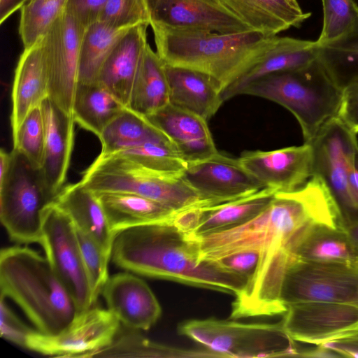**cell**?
<instances>
[{
	"instance_id": "6da1fadb",
	"label": "cell",
	"mask_w": 358,
	"mask_h": 358,
	"mask_svg": "<svg viewBox=\"0 0 358 358\" xmlns=\"http://www.w3.org/2000/svg\"><path fill=\"white\" fill-rule=\"evenodd\" d=\"M339 208L323 182L313 176L289 192H277L269 205L240 225L207 234L186 236L200 262H214L246 250L259 254L257 268L243 289L235 296L230 317L283 315L282 284L292 262L291 249L301 231L317 222L334 227Z\"/></svg>"
},
{
	"instance_id": "7a4b0ae2",
	"label": "cell",
	"mask_w": 358,
	"mask_h": 358,
	"mask_svg": "<svg viewBox=\"0 0 358 358\" xmlns=\"http://www.w3.org/2000/svg\"><path fill=\"white\" fill-rule=\"evenodd\" d=\"M113 263L133 273L236 296L248 278L216 262H200L192 243L173 223L138 226L115 234Z\"/></svg>"
},
{
	"instance_id": "3957f363",
	"label": "cell",
	"mask_w": 358,
	"mask_h": 358,
	"mask_svg": "<svg viewBox=\"0 0 358 358\" xmlns=\"http://www.w3.org/2000/svg\"><path fill=\"white\" fill-rule=\"evenodd\" d=\"M151 27L157 53L165 64L205 73L224 91L264 55L277 37L254 30L220 34Z\"/></svg>"
},
{
	"instance_id": "277c9868",
	"label": "cell",
	"mask_w": 358,
	"mask_h": 358,
	"mask_svg": "<svg viewBox=\"0 0 358 358\" xmlns=\"http://www.w3.org/2000/svg\"><path fill=\"white\" fill-rule=\"evenodd\" d=\"M0 288L1 296L13 300L44 334H58L78 313L47 257L27 246L1 249Z\"/></svg>"
},
{
	"instance_id": "5b68a950",
	"label": "cell",
	"mask_w": 358,
	"mask_h": 358,
	"mask_svg": "<svg viewBox=\"0 0 358 358\" xmlns=\"http://www.w3.org/2000/svg\"><path fill=\"white\" fill-rule=\"evenodd\" d=\"M240 94L263 98L285 108L297 120L305 142L309 143L338 115L343 93L317 59L301 69L262 77Z\"/></svg>"
},
{
	"instance_id": "8992f818",
	"label": "cell",
	"mask_w": 358,
	"mask_h": 358,
	"mask_svg": "<svg viewBox=\"0 0 358 358\" xmlns=\"http://www.w3.org/2000/svg\"><path fill=\"white\" fill-rule=\"evenodd\" d=\"M81 184L94 193L124 192L157 201L176 212L212 206L182 178L146 168L131 159L102 154L82 173Z\"/></svg>"
},
{
	"instance_id": "52a82bcc",
	"label": "cell",
	"mask_w": 358,
	"mask_h": 358,
	"mask_svg": "<svg viewBox=\"0 0 358 358\" xmlns=\"http://www.w3.org/2000/svg\"><path fill=\"white\" fill-rule=\"evenodd\" d=\"M178 332L220 357H297L294 341L278 323H245L235 319L189 320Z\"/></svg>"
},
{
	"instance_id": "ba28073f",
	"label": "cell",
	"mask_w": 358,
	"mask_h": 358,
	"mask_svg": "<svg viewBox=\"0 0 358 358\" xmlns=\"http://www.w3.org/2000/svg\"><path fill=\"white\" fill-rule=\"evenodd\" d=\"M11 168L0 182V219L10 239L20 244L40 243L44 209L55 201L48 194L40 170L13 149Z\"/></svg>"
},
{
	"instance_id": "9c48e42d",
	"label": "cell",
	"mask_w": 358,
	"mask_h": 358,
	"mask_svg": "<svg viewBox=\"0 0 358 358\" xmlns=\"http://www.w3.org/2000/svg\"><path fill=\"white\" fill-rule=\"evenodd\" d=\"M39 243L53 270L73 298L78 313L94 306L75 224L55 201L43 212Z\"/></svg>"
},
{
	"instance_id": "30bf717a",
	"label": "cell",
	"mask_w": 358,
	"mask_h": 358,
	"mask_svg": "<svg viewBox=\"0 0 358 358\" xmlns=\"http://www.w3.org/2000/svg\"><path fill=\"white\" fill-rule=\"evenodd\" d=\"M287 307L301 302H333L358 306V266L350 264L293 261L281 287Z\"/></svg>"
},
{
	"instance_id": "8fae6325",
	"label": "cell",
	"mask_w": 358,
	"mask_h": 358,
	"mask_svg": "<svg viewBox=\"0 0 358 358\" xmlns=\"http://www.w3.org/2000/svg\"><path fill=\"white\" fill-rule=\"evenodd\" d=\"M312 145L313 176L326 185L337 203L345 224L358 217L348 188V171L358 146L357 134L337 115L327 121Z\"/></svg>"
},
{
	"instance_id": "7c38bea8",
	"label": "cell",
	"mask_w": 358,
	"mask_h": 358,
	"mask_svg": "<svg viewBox=\"0 0 358 358\" xmlns=\"http://www.w3.org/2000/svg\"><path fill=\"white\" fill-rule=\"evenodd\" d=\"M120 321L108 309L98 307L78 313L71 322L57 334L32 330L25 348L48 356L95 357L113 342L120 331Z\"/></svg>"
},
{
	"instance_id": "4fadbf2b",
	"label": "cell",
	"mask_w": 358,
	"mask_h": 358,
	"mask_svg": "<svg viewBox=\"0 0 358 358\" xmlns=\"http://www.w3.org/2000/svg\"><path fill=\"white\" fill-rule=\"evenodd\" d=\"M86 29L65 10L42 38L49 99L71 117L78 83L80 46Z\"/></svg>"
},
{
	"instance_id": "5bb4252c",
	"label": "cell",
	"mask_w": 358,
	"mask_h": 358,
	"mask_svg": "<svg viewBox=\"0 0 358 358\" xmlns=\"http://www.w3.org/2000/svg\"><path fill=\"white\" fill-rule=\"evenodd\" d=\"M280 321L295 341L313 345L358 334V306L333 302L289 304Z\"/></svg>"
},
{
	"instance_id": "9a60e30c",
	"label": "cell",
	"mask_w": 358,
	"mask_h": 358,
	"mask_svg": "<svg viewBox=\"0 0 358 358\" xmlns=\"http://www.w3.org/2000/svg\"><path fill=\"white\" fill-rule=\"evenodd\" d=\"M182 176L203 199L213 205L265 188L244 168L238 158L219 152L201 161L187 163Z\"/></svg>"
},
{
	"instance_id": "2e32d148",
	"label": "cell",
	"mask_w": 358,
	"mask_h": 358,
	"mask_svg": "<svg viewBox=\"0 0 358 358\" xmlns=\"http://www.w3.org/2000/svg\"><path fill=\"white\" fill-rule=\"evenodd\" d=\"M150 25L234 34L251 30L218 0H143Z\"/></svg>"
},
{
	"instance_id": "e0dca14e",
	"label": "cell",
	"mask_w": 358,
	"mask_h": 358,
	"mask_svg": "<svg viewBox=\"0 0 358 358\" xmlns=\"http://www.w3.org/2000/svg\"><path fill=\"white\" fill-rule=\"evenodd\" d=\"M238 159L244 168L265 187L277 192L294 191L313 176L310 143L269 151H244Z\"/></svg>"
},
{
	"instance_id": "ac0fdd59",
	"label": "cell",
	"mask_w": 358,
	"mask_h": 358,
	"mask_svg": "<svg viewBox=\"0 0 358 358\" xmlns=\"http://www.w3.org/2000/svg\"><path fill=\"white\" fill-rule=\"evenodd\" d=\"M101 294L107 309L129 329L148 330L161 317V306L150 287L131 272L109 276Z\"/></svg>"
},
{
	"instance_id": "d6986e66",
	"label": "cell",
	"mask_w": 358,
	"mask_h": 358,
	"mask_svg": "<svg viewBox=\"0 0 358 358\" xmlns=\"http://www.w3.org/2000/svg\"><path fill=\"white\" fill-rule=\"evenodd\" d=\"M41 108L45 122V142L40 173L47 192L55 201L66 180L73 148L76 122L49 97L41 103Z\"/></svg>"
},
{
	"instance_id": "ffe728a7",
	"label": "cell",
	"mask_w": 358,
	"mask_h": 358,
	"mask_svg": "<svg viewBox=\"0 0 358 358\" xmlns=\"http://www.w3.org/2000/svg\"><path fill=\"white\" fill-rule=\"evenodd\" d=\"M146 117L168 137L187 164L218 152L207 120L193 113L169 103Z\"/></svg>"
},
{
	"instance_id": "44dd1931",
	"label": "cell",
	"mask_w": 358,
	"mask_h": 358,
	"mask_svg": "<svg viewBox=\"0 0 358 358\" xmlns=\"http://www.w3.org/2000/svg\"><path fill=\"white\" fill-rule=\"evenodd\" d=\"M148 24L131 27L116 43L99 74L97 82L128 107L147 41Z\"/></svg>"
},
{
	"instance_id": "7402d4cb",
	"label": "cell",
	"mask_w": 358,
	"mask_h": 358,
	"mask_svg": "<svg viewBox=\"0 0 358 358\" xmlns=\"http://www.w3.org/2000/svg\"><path fill=\"white\" fill-rule=\"evenodd\" d=\"M49 97L48 77L42 38L24 48L15 71L10 122L14 136L27 115Z\"/></svg>"
},
{
	"instance_id": "603a6c76",
	"label": "cell",
	"mask_w": 358,
	"mask_h": 358,
	"mask_svg": "<svg viewBox=\"0 0 358 358\" xmlns=\"http://www.w3.org/2000/svg\"><path fill=\"white\" fill-rule=\"evenodd\" d=\"M170 103L210 119L224 101V89L212 76L194 69L165 64Z\"/></svg>"
},
{
	"instance_id": "cb8c5ba5",
	"label": "cell",
	"mask_w": 358,
	"mask_h": 358,
	"mask_svg": "<svg viewBox=\"0 0 358 358\" xmlns=\"http://www.w3.org/2000/svg\"><path fill=\"white\" fill-rule=\"evenodd\" d=\"M318 43L291 37H276L264 55L223 92L225 101L250 83L268 75L305 67L317 59Z\"/></svg>"
},
{
	"instance_id": "d4e9b609",
	"label": "cell",
	"mask_w": 358,
	"mask_h": 358,
	"mask_svg": "<svg viewBox=\"0 0 358 358\" xmlns=\"http://www.w3.org/2000/svg\"><path fill=\"white\" fill-rule=\"evenodd\" d=\"M55 202L69 215L75 226L93 239L110 260L115 236L97 195L79 181L64 186Z\"/></svg>"
},
{
	"instance_id": "484cf974",
	"label": "cell",
	"mask_w": 358,
	"mask_h": 358,
	"mask_svg": "<svg viewBox=\"0 0 358 358\" xmlns=\"http://www.w3.org/2000/svg\"><path fill=\"white\" fill-rule=\"evenodd\" d=\"M95 194L114 236L131 227L173 223L178 213L157 201L136 194L124 192Z\"/></svg>"
},
{
	"instance_id": "4316f807",
	"label": "cell",
	"mask_w": 358,
	"mask_h": 358,
	"mask_svg": "<svg viewBox=\"0 0 358 358\" xmlns=\"http://www.w3.org/2000/svg\"><path fill=\"white\" fill-rule=\"evenodd\" d=\"M251 30L268 36L299 27L310 16L296 0H218Z\"/></svg>"
},
{
	"instance_id": "83f0119b",
	"label": "cell",
	"mask_w": 358,
	"mask_h": 358,
	"mask_svg": "<svg viewBox=\"0 0 358 358\" xmlns=\"http://www.w3.org/2000/svg\"><path fill=\"white\" fill-rule=\"evenodd\" d=\"M293 261L333 262L358 266V258L345 229L312 222L306 226L295 241Z\"/></svg>"
},
{
	"instance_id": "f1b7e54d",
	"label": "cell",
	"mask_w": 358,
	"mask_h": 358,
	"mask_svg": "<svg viewBox=\"0 0 358 358\" xmlns=\"http://www.w3.org/2000/svg\"><path fill=\"white\" fill-rule=\"evenodd\" d=\"M276 193L274 189L265 187L232 201L201 207L196 229L191 234L185 236L207 234L245 223L264 210Z\"/></svg>"
},
{
	"instance_id": "f546056e",
	"label": "cell",
	"mask_w": 358,
	"mask_h": 358,
	"mask_svg": "<svg viewBox=\"0 0 358 358\" xmlns=\"http://www.w3.org/2000/svg\"><path fill=\"white\" fill-rule=\"evenodd\" d=\"M169 103V89L164 63L148 43L127 108L146 117Z\"/></svg>"
},
{
	"instance_id": "4dcf8cb0",
	"label": "cell",
	"mask_w": 358,
	"mask_h": 358,
	"mask_svg": "<svg viewBox=\"0 0 358 358\" xmlns=\"http://www.w3.org/2000/svg\"><path fill=\"white\" fill-rule=\"evenodd\" d=\"M317 60L343 93L358 89V6L350 29L340 37L319 45Z\"/></svg>"
},
{
	"instance_id": "1f68e13d",
	"label": "cell",
	"mask_w": 358,
	"mask_h": 358,
	"mask_svg": "<svg viewBox=\"0 0 358 358\" xmlns=\"http://www.w3.org/2000/svg\"><path fill=\"white\" fill-rule=\"evenodd\" d=\"M125 108L98 82L78 83L73 107V120L98 137Z\"/></svg>"
},
{
	"instance_id": "d6a6232c",
	"label": "cell",
	"mask_w": 358,
	"mask_h": 358,
	"mask_svg": "<svg viewBox=\"0 0 358 358\" xmlns=\"http://www.w3.org/2000/svg\"><path fill=\"white\" fill-rule=\"evenodd\" d=\"M103 154H111L140 143L168 138L145 116L125 108L98 137Z\"/></svg>"
},
{
	"instance_id": "836d02e7",
	"label": "cell",
	"mask_w": 358,
	"mask_h": 358,
	"mask_svg": "<svg viewBox=\"0 0 358 358\" xmlns=\"http://www.w3.org/2000/svg\"><path fill=\"white\" fill-rule=\"evenodd\" d=\"M129 29L114 28L100 21L86 29L80 46L78 83L97 82L101 69L110 51Z\"/></svg>"
},
{
	"instance_id": "e575fe53",
	"label": "cell",
	"mask_w": 358,
	"mask_h": 358,
	"mask_svg": "<svg viewBox=\"0 0 358 358\" xmlns=\"http://www.w3.org/2000/svg\"><path fill=\"white\" fill-rule=\"evenodd\" d=\"M111 154L129 158L146 168L164 173L182 175L187 166L168 138L146 141Z\"/></svg>"
},
{
	"instance_id": "d590c367",
	"label": "cell",
	"mask_w": 358,
	"mask_h": 358,
	"mask_svg": "<svg viewBox=\"0 0 358 358\" xmlns=\"http://www.w3.org/2000/svg\"><path fill=\"white\" fill-rule=\"evenodd\" d=\"M136 331L131 329L120 337L117 335L111 345L96 356L113 352L116 354L115 356L120 354V356L141 357H220L207 349L189 350L155 343L136 333Z\"/></svg>"
},
{
	"instance_id": "8d00e7d4",
	"label": "cell",
	"mask_w": 358,
	"mask_h": 358,
	"mask_svg": "<svg viewBox=\"0 0 358 358\" xmlns=\"http://www.w3.org/2000/svg\"><path fill=\"white\" fill-rule=\"evenodd\" d=\"M68 0H29L20 9L19 34L24 48L38 42L66 10Z\"/></svg>"
},
{
	"instance_id": "74e56055",
	"label": "cell",
	"mask_w": 358,
	"mask_h": 358,
	"mask_svg": "<svg viewBox=\"0 0 358 358\" xmlns=\"http://www.w3.org/2000/svg\"><path fill=\"white\" fill-rule=\"evenodd\" d=\"M13 150L21 153L36 169L42 167L45 129L41 106L32 110L13 136Z\"/></svg>"
},
{
	"instance_id": "f35d334b",
	"label": "cell",
	"mask_w": 358,
	"mask_h": 358,
	"mask_svg": "<svg viewBox=\"0 0 358 358\" xmlns=\"http://www.w3.org/2000/svg\"><path fill=\"white\" fill-rule=\"evenodd\" d=\"M323 24L319 45L331 41L347 32L352 27L357 5L353 0H322Z\"/></svg>"
},
{
	"instance_id": "ab89813d",
	"label": "cell",
	"mask_w": 358,
	"mask_h": 358,
	"mask_svg": "<svg viewBox=\"0 0 358 358\" xmlns=\"http://www.w3.org/2000/svg\"><path fill=\"white\" fill-rule=\"evenodd\" d=\"M76 229L95 303L109 277L108 266L110 259L93 239L76 227Z\"/></svg>"
},
{
	"instance_id": "60d3db41",
	"label": "cell",
	"mask_w": 358,
	"mask_h": 358,
	"mask_svg": "<svg viewBox=\"0 0 358 358\" xmlns=\"http://www.w3.org/2000/svg\"><path fill=\"white\" fill-rule=\"evenodd\" d=\"M99 21L117 29L148 24L150 20L143 0H107Z\"/></svg>"
},
{
	"instance_id": "b9f144b4",
	"label": "cell",
	"mask_w": 358,
	"mask_h": 358,
	"mask_svg": "<svg viewBox=\"0 0 358 358\" xmlns=\"http://www.w3.org/2000/svg\"><path fill=\"white\" fill-rule=\"evenodd\" d=\"M6 298L1 296L0 332L4 339L25 348L26 340L33 330L23 323L6 302Z\"/></svg>"
},
{
	"instance_id": "7bdbcfd3",
	"label": "cell",
	"mask_w": 358,
	"mask_h": 358,
	"mask_svg": "<svg viewBox=\"0 0 358 358\" xmlns=\"http://www.w3.org/2000/svg\"><path fill=\"white\" fill-rule=\"evenodd\" d=\"M106 1L107 0H68L66 10L83 27L87 28L99 21Z\"/></svg>"
},
{
	"instance_id": "ee69618b",
	"label": "cell",
	"mask_w": 358,
	"mask_h": 358,
	"mask_svg": "<svg viewBox=\"0 0 358 358\" xmlns=\"http://www.w3.org/2000/svg\"><path fill=\"white\" fill-rule=\"evenodd\" d=\"M259 257L258 252L246 250L232 254L214 262L225 269L243 275L249 280L257 268Z\"/></svg>"
},
{
	"instance_id": "f6af8a7d",
	"label": "cell",
	"mask_w": 358,
	"mask_h": 358,
	"mask_svg": "<svg viewBox=\"0 0 358 358\" xmlns=\"http://www.w3.org/2000/svg\"><path fill=\"white\" fill-rule=\"evenodd\" d=\"M337 116L355 133H358V89L343 92Z\"/></svg>"
},
{
	"instance_id": "bcb514c9",
	"label": "cell",
	"mask_w": 358,
	"mask_h": 358,
	"mask_svg": "<svg viewBox=\"0 0 358 358\" xmlns=\"http://www.w3.org/2000/svg\"><path fill=\"white\" fill-rule=\"evenodd\" d=\"M322 345L338 352L341 357H358V334Z\"/></svg>"
},
{
	"instance_id": "7dc6e473",
	"label": "cell",
	"mask_w": 358,
	"mask_h": 358,
	"mask_svg": "<svg viewBox=\"0 0 358 358\" xmlns=\"http://www.w3.org/2000/svg\"><path fill=\"white\" fill-rule=\"evenodd\" d=\"M347 182L350 197L358 209V169L355 166V159L349 166Z\"/></svg>"
},
{
	"instance_id": "c3c4849f",
	"label": "cell",
	"mask_w": 358,
	"mask_h": 358,
	"mask_svg": "<svg viewBox=\"0 0 358 358\" xmlns=\"http://www.w3.org/2000/svg\"><path fill=\"white\" fill-rule=\"evenodd\" d=\"M29 0H0V23L2 24L11 15L21 8Z\"/></svg>"
},
{
	"instance_id": "681fc988",
	"label": "cell",
	"mask_w": 358,
	"mask_h": 358,
	"mask_svg": "<svg viewBox=\"0 0 358 358\" xmlns=\"http://www.w3.org/2000/svg\"><path fill=\"white\" fill-rule=\"evenodd\" d=\"M297 357H342L338 352L331 349L324 347L323 345H318L315 348L299 350Z\"/></svg>"
},
{
	"instance_id": "f907efd6",
	"label": "cell",
	"mask_w": 358,
	"mask_h": 358,
	"mask_svg": "<svg viewBox=\"0 0 358 358\" xmlns=\"http://www.w3.org/2000/svg\"><path fill=\"white\" fill-rule=\"evenodd\" d=\"M345 231L358 258V217L346 223Z\"/></svg>"
},
{
	"instance_id": "816d5d0a",
	"label": "cell",
	"mask_w": 358,
	"mask_h": 358,
	"mask_svg": "<svg viewBox=\"0 0 358 358\" xmlns=\"http://www.w3.org/2000/svg\"><path fill=\"white\" fill-rule=\"evenodd\" d=\"M13 159V151L8 152L3 149L0 151V182H2L8 174Z\"/></svg>"
},
{
	"instance_id": "f5cc1de1",
	"label": "cell",
	"mask_w": 358,
	"mask_h": 358,
	"mask_svg": "<svg viewBox=\"0 0 358 358\" xmlns=\"http://www.w3.org/2000/svg\"><path fill=\"white\" fill-rule=\"evenodd\" d=\"M355 163L357 169H358V146L357 147L355 151Z\"/></svg>"
}]
</instances>
